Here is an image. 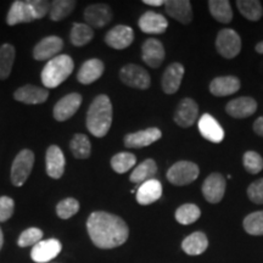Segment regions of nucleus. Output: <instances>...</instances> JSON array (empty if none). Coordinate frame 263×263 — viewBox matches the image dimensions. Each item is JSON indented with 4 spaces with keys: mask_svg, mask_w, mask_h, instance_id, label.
I'll list each match as a JSON object with an SVG mask.
<instances>
[{
    "mask_svg": "<svg viewBox=\"0 0 263 263\" xmlns=\"http://www.w3.org/2000/svg\"><path fill=\"white\" fill-rule=\"evenodd\" d=\"M248 195L252 202L262 205L263 203V178L256 180L249 186Z\"/></svg>",
    "mask_w": 263,
    "mask_h": 263,
    "instance_id": "37998d69",
    "label": "nucleus"
},
{
    "mask_svg": "<svg viewBox=\"0 0 263 263\" xmlns=\"http://www.w3.org/2000/svg\"><path fill=\"white\" fill-rule=\"evenodd\" d=\"M144 4L146 5H150V6H161V5H164L163 0H144Z\"/></svg>",
    "mask_w": 263,
    "mask_h": 263,
    "instance_id": "a18cd8bd",
    "label": "nucleus"
},
{
    "mask_svg": "<svg viewBox=\"0 0 263 263\" xmlns=\"http://www.w3.org/2000/svg\"><path fill=\"white\" fill-rule=\"evenodd\" d=\"M245 170L251 174H257L263 170V159L256 151H248L242 159Z\"/></svg>",
    "mask_w": 263,
    "mask_h": 263,
    "instance_id": "a19ab883",
    "label": "nucleus"
},
{
    "mask_svg": "<svg viewBox=\"0 0 263 263\" xmlns=\"http://www.w3.org/2000/svg\"><path fill=\"white\" fill-rule=\"evenodd\" d=\"M15 210V202L11 197L0 196V222H6L11 218Z\"/></svg>",
    "mask_w": 263,
    "mask_h": 263,
    "instance_id": "79ce46f5",
    "label": "nucleus"
},
{
    "mask_svg": "<svg viewBox=\"0 0 263 263\" xmlns=\"http://www.w3.org/2000/svg\"><path fill=\"white\" fill-rule=\"evenodd\" d=\"M209 246V240L207 236L202 232H195L189 236H186L182 242V249L186 255L197 256L201 255L206 251Z\"/></svg>",
    "mask_w": 263,
    "mask_h": 263,
    "instance_id": "cd10ccee",
    "label": "nucleus"
},
{
    "mask_svg": "<svg viewBox=\"0 0 263 263\" xmlns=\"http://www.w3.org/2000/svg\"><path fill=\"white\" fill-rule=\"evenodd\" d=\"M254 130L259 137H263V116L258 117L254 123Z\"/></svg>",
    "mask_w": 263,
    "mask_h": 263,
    "instance_id": "c03bdc74",
    "label": "nucleus"
},
{
    "mask_svg": "<svg viewBox=\"0 0 263 263\" xmlns=\"http://www.w3.org/2000/svg\"><path fill=\"white\" fill-rule=\"evenodd\" d=\"M226 193V179L222 174L212 173L202 184V194L211 203H218Z\"/></svg>",
    "mask_w": 263,
    "mask_h": 263,
    "instance_id": "9b49d317",
    "label": "nucleus"
},
{
    "mask_svg": "<svg viewBox=\"0 0 263 263\" xmlns=\"http://www.w3.org/2000/svg\"><path fill=\"white\" fill-rule=\"evenodd\" d=\"M62 48H64V41L57 35H50V37L42 39L35 45L34 50H33V58L38 61L51 60V59L58 57Z\"/></svg>",
    "mask_w": 263,
    "mask_h": 263,
    "instance_id": "9d476101",
    "label": "nucleus"
},
{
    "mask_svg": "<svg viewBox=\"0 0 263 263\" xmlns=\"http://www.w3.org/2000/svg\"><path fill=\"white\" fill-rule=\"evenodd\" d=\"M137 163L136 155L130 153H120L111 159V167L116 173H126Z\"/></svg>",
    "mask_w": 263,
    "mask_h": 263,
    "instance_id": "e433bc0d",
    "label": "nucleus"
},
{
    "mask_svg": "<svg viewBox=\"0 0 263 263\" xmlns=\"http://www.w3.org/2000/svg\"><path fill=\"white\" fill-rule=\"evenodd\" d=\"M164 6L167 15L180 24L188 25L193 21V9L189 0H168L164 3Z\"/></svg>",
    "mask_w": 263,
    "mask_h": 263,
    "instance_id": "aec40b11",
    "label": "nucleus"
},
{
    "mask_svg": "<svg viewBox=\"0 0 263 263\" xmlns=\"http://www.w3.org/2000/svg\"><path fill=\"white\" fill-rule=\"evenodd\" d=\"M200 170L197 164L190 161H179L174 163L167 172V179L174 185H188L199 177Z\"/></svg>",
    "mask_w": 263,
    "mask_h": 263,
    "instance_id": "423d86ee",
    "label": "nucleus"
},
{
    "mask_svg": "<svg viewBox=\"0 0 263 263\" xmlns=\"http://www.w3.org/2000/svg\"><path fill=\"white\" fill-rule=\"evenodd\" d=\"M200 216H201V211L194 203H185V205H182L176 211V219L178 221V223L184 226L192 224V223L196 222L200 218Z\"/></svg>",
    "mask_w": 263,
    "mask_h": 263,
    "instance_id": "c9c22d12",
    "label": "nucleus"
},
{
    "mask_svg": "<svg viewBox=\"0 0 263 263\" xmlns=\"http://www.w3.org/2000/svg\"><path fill=\"white\" fill-rule=\"evenodd\" d=\"M80 211V202L73 197H67L58 203L57 213L61 219H68Z\"/></svg>",
    "mask_w": 263,
    "mask_h": 263,
    "instance_id": "58836bf2",
    "label": "nucleus"
},
{
    "mask_svg": "<svg viewBox=\"0 0 263 263\" xmlns=\"http://www.w3.org/2000/svg\"><path fill=\"white\" fill-rule=\"evenodd\" d=\"M61 242L57 239L42 240L33 246L31 257L37 263H48L61 252Z\"/></svg>",
    "mask_w": 263,
    "mask_h": 263,
    "instance_id": "1a4fd4ad",
    "label": "nucleus"
},
{
    "mask_svg": "<svg viewBox=\"0 0 263 263\" xmlns=\"http://www.w3.org/2000/svg\"><path fill=\"white\" fill-rule=\"evenodd\" d=\"M256 51H257L258 54H263V42L258 43V44L256 45Z\"/></svg>",
    "mask_w": 263,
    "mask_h": 263,
    "instance_id": "49530a36",
    "label": "nucleus"
},
{
    "mask_svg": "<svg viewBox=\"0 0 263 263\" xmlns=\"http://www.w3.org/2000/svg\"><path fill=\"white\" fill-rule=\"evenodd\" d=\"M74 62L68 55H58L48 61L42 71V82L47 88H57L70 77Z\"/></svg>",
    "mask_w": 263,
    "mask_h": 263,
    "instance_id": "20e7f679",
    "label": "nucleus"
},
{
    "mask_svg": "<svg viewBox=\"0 0 263 263\" xmlns=\"http://www.w3.org/2000/svg\"><path fill=\"white\" fill-rule=\"evenodd\" d=\"M240 89V81L234 76L217 77L210 84V91L215 97H227L236 93Z\"/></svg>",
    "mask_w": 263,
    "mask_h": 263,
    "instance_id": "bb28decb",
    "label": "nucleus"
},
{
    "mask_svg": "<svg viewBox=\"0 0 263 263\" xmlns=\"http://www.w3.org/2000/svg\"><path fill=\"white\" fill-rule=\"evenodd\" d=\"M34 164V154L28 149L20 151L11 166V182L15 186L24 185L32 172Z\"/></svg>",
    "mask_w": 263,
    "mask_h": 263,
    "instance_id": "39448f33",
    "label": "nucleus"
},
{
    "mask_svg": "<svg viewBox=\"0 0 263 263\" xmlns=\"http://www.w3.org/2000/svg\"><path fill=\"white\" fill-rule=\"evenodd\" d=\"M112 124V104L107 95L101 94L93 100L87 114V128L94 137L106 136Z\"/></svg>",
    "mask_w": 263,
    "mask_h": 263,
    "instance_id": "f03ea898",
    "label": "nucleus"
},
{
    "mask_svg": "<svg viewBox=\"0 0 263 263\" xmlns=\"http://www.w3.org/2000/svg\"><path fill=\"white\" fill-rule=\"evenodd\" d=\"M162 195V184L156 179H150L143 183L137 190V201L140 205H151Z\"/></svg>",
    "mask_w": 263,
    "mask_h": 263,
    "instance_id": "a878e982",
    "label": "nucleus"
},
{
    "mask_svg": "<svg viewBox=\"0 0 263 263\" xmlns=\"http://www.w3.org/2000/svg\"><path fill=\"white\" fill-rule=\"evenodd\" d=\"M87 229L93 244L99 249H115L123 245L129 235L127 223L112 213L97 211L89 216Z\"/></svg>",
    "mask_w": 263,
    "mask_h": 263,
    "instance_id": "f257e3e1",
    "label": "nucleus"
},
{
    "mask_svg": "<svg viewBox=\"0 0 263 263\" xmlns=\"http://www.w3.org/2000/svg\"><path fill=\"white\" fill-rule=\"evenodd\" d=\"M197 114H199V107L193 99H184L180 101L179 106L177 107L176 114H174V122L179 127L188 128L193 126L196 121Z\"/></svg>",
    "mask_w": 263,
    "mask_h": 263,
    "instance_id": "f3484780",
    "label": "nucleus"
},
{
    "mask_svg": "<svg viewBox=\"0 0 263 263\" xmlns=\"http://www.w3.org/2000/svg\"><path fill=\"white\" fill-rule=\"evenodd\" d=\"M244 229L251 235H263V211L250 213L244 219Z\"/></svg>",
    "mask_w": 263,
    "mask_h": 263,
    "instance_id": "4c0bfd02",
    "label": "nucleus"
},
{
    "mask_svg": "<svg viewBox=\"0 0 263 263\" xmlns=\"http://www.w3.org/2000/svg\"><path fill=\"white\" fill-rule=\"evenodd\" d=\"M199 130L201 136L212 143H221L224 139V130L211 115H202L199 121Z\"/></svg>",
    "mask_w": 263,
    "mask_h": 263,
    "instance_id": "5701e85b",
    "label": "nucleus"
},
{
    "mask_svg": "<svg viewBox=\"0 0 263 263\" xmlns=\"http://www.w3.org/2000/svg\"><path fill=\"white\" fill-rule=\"evenodd\" d=\"M84 20L91 28H101L112 20V11L106 4H93L84 10Z\"/></svg>",
    "mask_w": 263,
    "mask_h": 263,
    "instance_id": "4468645a",
    "label": "nucleus"
},
{
    "mask_svg": "<svg viewBox=\"0 0 263 263\" xmlns=\"http://www.w3.org/2000/svg\"><path fill=\"white\" fill-rule=\"evenodd\" d=\"M236 6L240 14L250 21H258L263 15L262 4L258 0H238Z\"/></svg>",
    "mask_w": 263,
    "mask_h": 263,
    "instance_id": "473e14b6",
    "label": "nucleus"
},
{
    "mask_svg": "<svg viewBox=\"0 0 263 263\" xmlns=\"http://www.w3.org/2000/svg\"><path fill=\"white\" fill-rule=\"evenodd\" d=\"M164 48L162 43L155 38H149L144 42L141 48V58L147 66L153 68L160 67L164 60Z\"/></svg>",
    "mask_w": 263,
    "mask_h": 263,
    "instance_id": "dca6fc26",
    "label": "nucleus"
},
{
    "mask_svg": "<svg viewBox=\"0 0 263 263\" xmlns=\"http://www.w3.org/2000/svg\"><path fill=\"white\" fill-rule=\"evenodd\" d=\"M45 162H47V174L50 178L59 179L61 178L65 172V156L62 150L58 145H51L48 147L47 156H45Z\"/></svg>",
    "mask_w": 263,
    "mask_h": 263,
    "instance_id": "a211bd4d",
    "label": "nucleus"
},
{
    "mask_svg": "<svg viewBox=\"0 0 263 263\" xmlns=\"http://www.w3.org/2000/svg\"><path fill=\"white\" fill-rule=\"evenodd\" d=\"M94 37V31L87 24H74L72 26L70 39L76 47H83L88 44Z\"/></svg>",
    "mask_w": 263,
    "mask_h": 263,
    "instance_id": "2f4dec72",
    "label": "nucleus"
},
{
    "mask_svg": "<svg viewBox=\"0 0 263 263\" xmlns=\"http://www.w3.org/2000/svg\"><path fill=\"white\" fill-rule=\"evenodd\" d=\"M76 8V2L73 0H55L50 5V18L52 21H61L70 16Z\"/></svg>",
    "mask_w": 263,
    "mask_h": 263,
    "instance_id": "f704fd0d",
    "label": "nucleus"
},
{
    "mask_svg": "<svg viewBox=\"0 0 263 263\" xmlns=\"http://www.w3.org/2000/svg\"><path fill=\"white\" fill-rule=\"evenodd\" d=\"M50 2L45 0H16L10 8L6 22L9 26L27 24L43 18L50 11Z\"/></svg>",
    "mask_w": 263,
    "mask_h": 263,
    "instance_id": "7ed1b4c3",
    "label": "nucleus"
},
{
    "mask_svg": "<svg viewBox=\"0 0 263 263\" xmlns=\"http://www.w3.org/2000/svg\"><path fill=\"white\" fill-rule=\"evenodd\" d=\"M257 103L252 98L240 97L229 101L226 110L229 116L234 118H246L252 116L256 112Z\"/></svg>",
    "mask_w": 263,
    "mask_h": 263,
    "instance_id": "412c9836",
    "label": "nucleus"
},
{
    "mask_svg": "<svg viewBox=\"0 0 263 263\" xmlns=\"http://www.w3.org/2000/svg\"><path fill=\"white\" fill-rule=\"evenodd\" d=\"M120 78L124 84L130 88L145 90L150 87L151 80L147 72L141 66L129 64L120 71Z\"/></svg>",
    "mask_w": 263,
    "mask_h": 263,
    "instance_id": "6e6552de",
    "label": "nucleus"
},
{
    "mask_svg": "<svg viewBox=\"0 0 263 263\" xmlns=\"http://www.w3.org/2000/svg\"><path fill=\"white\" fill-rule=\"evenodd\" d=\"M15 55V48L11 44L6 43L0 47V80H6L11 73Z\"/></svg>",
    "mask_w": 263,
    "mask_h": 263,
    "instance_id": "7c9ffc66",
    "label": "nucleus"
},
{
    "mask_svg": "<svg viewBox=\"0 0 263 263\" xmlns=\"http://www.w3.org/2000/svg\"><path fill=\"white\" fill-rule=\"evenodd\" d=\"M70 147L76 159L85 160L90 156V141L84 134H76L70 141Z\"/></svg>",
    "mask_w": 263,
    "mask_h": 263,
    "instance_id": "72a5a7b5",
    "label": "nucleus"
},
{
    "mask_svg": "<svg viewBox=\"0 0 263 263\" xmlns=\"http://www.w3.org/2000/svg\"><path fill=\"white\" fill-rule=\"evenodd\" d=\"M168 27V22L163 15L147 11L139 18V28L147 34H161Z\"/></svg>",
    "mask_w": 263,
    "mask_h": 263,
    "instance_id": "4be33fe9",
    "label": "nucleus"
},
{
    "mask_svg": "<svg viewBox=\"0 0 263 263\" xmlns=\"http://www.w3.org/2000/svg\"><path fill=\"white\" fill-rule=\"evenodd\" d=\"M82 104V97L78 93H71L59 100L54 106V117L59 122H64L77 112Z\"/></svg>",
    "mask_w": 263,
    "mask_h": 263,
    "instance_id": "f8f14e48",
    "label": "nucleus"
},
{
    "mask_svg": "<svg viewBox=\"0 0 263 263\" xmlns=\"http://www.w3.org/2000/svg\"><path fill=\"white\" fill-rule=\"evenodd\" d=\"M43 232L39 228H28L21 233L18 236L17 245L20 248H28V246H34L42 241Z\"/></svg>",
    "mask_w": 263,
    "mask_h": 263,
    "instance_id": "ea45409f",
    "label": "nucleus"
},
{
    "mask_svg": "<svg viewBox=\"0 0 263 263\" xmlns=\"http://www.w3.org/2000/svg\"><path fill=\"white\" fill-rule=\"evenodd\" d=\"M161 137H162V132L159 128H147V129L136 132V133L127 134L124 137V145L130 149H139V147L151 145L161 139Z\"/></svg>",
    "mask_w": 263,
    "mask_h": 263,
    "instance_id": "ddd939ff",
    "label": "nucleus"
},
{
    "mask_svg": "<svg viewBox=\"0 0 263 263\" xmlns=\"http://www.w3.org/2000/svg\"><path fill=\"white\" fill-rule=\"evenodd\" d=\"M133 29L128 27V26L118 25L107 32L106 37H105V42H106L108 47L117 49V50H122V49L129 47L132 43H133Z\"/></svg>",
    "mask_w": 263,
    "mask_h": 263,
    "instance_id": "2eb2a0df",
    "label": "nucleus"
},
{
    "mask_svg": "<svg viewBox=\"0 0 263 263\" xmlns=\"http://www.w3.org/2000/svg\"><path fill=\"white\" fill-rule=\"evenodd\" d=\"M184 76V67L179 62H173L168 67L166 68L164 73L162 76V81H161V85L162 89L166 94H174L177 93L182 83Z\"/></svg>",
    "mask_w": 263,
    "mask_h": 263,
    "instance_id": "6ab92c4d",
    "label": "nucleus"
},
{
    "mask_svg": "<svg viewBox=\"0 0 263 263\" xmlns=\"http://www.w3.org/2000/svg\"><path fill=\"white\" fill-rule=\"evenodd\" d=\"M104 62L99 59H90L85 61L80 68L77 74V80L82 84H91L98 81L104 73Z\"/></svg>",
    "mask_w": 263,
    "mask_h": 263,
    "instance_id": "393cba45",
    "label": "nucleus"
},
{
    "mask_svg": "<svg viewBox=\"0 0 263 263\" xmlns=\"http://www.w3.org/2000/svg\"><path fill=\"white\" fill-rule=\"evenodd\" d=\"M210 12L212 17L222 24H229L233 18L232 6L228 0H210Z\"/></svg>",
    "mask_w": 263,
    "mask_h": 263,
    "instance_id": "c756f323",
    "label": "nucleus"
},
{
    "mask_svg": "<svg viewBox=\"0 0 263 263\" xmlns=\"http://www.w3.org/2000/svg\"><path fill=\"white\" fill-rule=\"evenodd\" d=\"M48 97L49 93L47 89H43V88L35 87V85L32 84H27L18 88L14 94V98L20 103L29 105L45 103L48 100Z\"/></svg>",
    "mask_w": 263,
    "mask_h": 263,
    "instance_id": "b1692460",
    "label": "nucleus"
},
{
    "mask_svg": "<svg viewBox=\"0 0 263 263\" xmlns=\"http://www.w3.org/2000/svg\"><path fill=\"white\" fill-rule=\"evenodd\" d=\"M216 48L223 58L233 59L241 50V39L234 29L224 28L217 35Z\"/></svg>",
    "mask_w": 263,
    "mask_h": 263,
    "instance_id": "0eeeda50",
    "label": "nucleus"
},
{
    "mask_svg": "<svg viewBox=\"0 0 263 263\" xmlns=\"http://www.w3.org/2000/svg\"><path fill=\"white\" fill-rule=\"evenodd\" d=\"M3 245H4V235H3L2 229H0V250H2Z\"/></svg>",
    "mask_w": 263,
    "mask_h": 263,
    "instance_id": "de8ad7c7",
    "label": "nucleus"
},
{
    "mask_svg": "<svg viewBox=\"0 0 263 263\" xmlns=\"http://www.w3.org/2000/svg\"><path fill=\"white\" fill-rule=\"evenodd\" d=\"M157 172V164L154 160L147 159L143 161L140 164L134 168L133 172H132L129 179L130 182L133 183H145L147 180L154 179V176H155Z\"/></svg>",
    "mask_w": 263,
    "mask_h": 263,
    "instance_id": "c85d7f7f",
    "label": "nucleus"
}]
</instances>
